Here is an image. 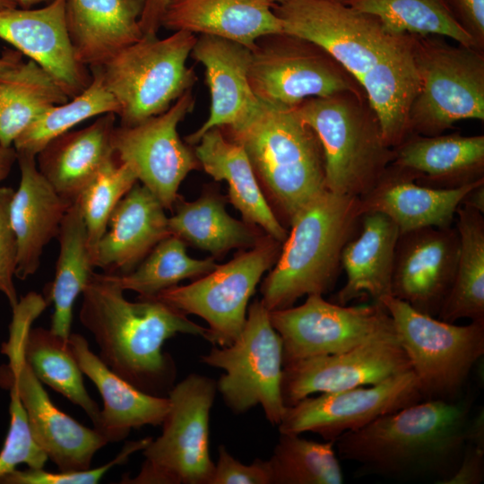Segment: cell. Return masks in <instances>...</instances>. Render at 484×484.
Instances as JSON below:
<instances>
[{"label":"cell","instance_id":"obj_17","mask_svg":"<svg viewBox=\"0 0 484 484\" xmlns=\"http://www.w3.org/2000/svg\"><path fill=\"white\" fill-rule=\"evenodd\" d=\"M424 400L412 369L378 384L322 393L286 407L280 433L312 432L325 441L358 430L376 419Z\"/></svg>","mask_w":484,"mask_h":484},{"label":"cell","instance_id":"obj_12","mask_svg":"<svg viewBox=\"0 0 484 484\" xmlns=\"http://www.w3.org/2000/svg\"><path fill=\"white\" fill-rule=\"evenodd\" d=\"M251 51L248 82L262 102L294 108L310 98L365 94L348 71L306 39L283 31L268 34Z\"/></svg>","mask_w":484,"mask_h":484},{"label":"cell","instance_id":"obj_16","mask_svg":"<svg viewBox=\"0 0 484 484\" xmlns=\"http://www.w3.org/2000/svg\"><path fill=\"white\" fill-rule=\"evenodd\" d=\"M194 107L190 89L165 112L134 125L115 126L111 134L116 159L132 168L165 210H173L180 184L189 172L201 168L194 151L177 132Z\"/></svg>","mask_w":484,"mask_h":484},{"label":"cell","instance_id":"obj_50","mask_svg":"<svg viewBox=\"0 0 484 484\" xmlns=\"http://www.w3.org/2000/svg\"><path fill=\"white\" fill-rule=\"evenodd\" d=\"M462 203L484 213V181L471 188L464 196Z\"/></svg>","mask_w":484,"mask_h":484},{"label":"cell","instance_id":"obj_51","mask_svg":"<svg viewBox=\"0 0 484 484\" xmlns=\"http://www.w3.org/2000/svg\"><path fill=\"white\" fill-rule=\"evenodd\" d=\"M22 54L17 50H6L0 56V72L6 70L22 61Z\"/></svg>","mask_w":484,"mask_h":484},{"label":"cell","instance_id":"obj_31","mask_svg":"<svg viewBox=\"0 0 484 484\" xmlns=\"http://www.w3.org/2000/svg\"><path fill=\"white\" fill-rule=\"evenodd\" d=\"M359 228V233L346 243L341 252V266L347 280L335 296V303L341 306L365 296L380 302L383 297L392 295L399 229L378 212L362 214Z\"/></svg>","mask_w":484,"mask_h":484},{"label":"cell","instance_id":"obj_9","mask_svg":"<svg viewBox=\"0 0 484 484\" xmlns=\"http://www.w3.org/2000/svg\"><path fill=\"white\" fill-rule=\"evenodd\" d=\"M216 382L190 374L171 387L162 433L143 449L145 458L131 484H210L214 471L209 451V418Z\"/></svg>","mask_w":484,"mask_h":484},{"label":"cell","instance_id":"obj_54","mask_svg":"<svg viewBox=\"0 0 484 484\" xmlns=\"http://www.w3.org/2000/svg\"><path fill=\"white\" fill-rule=\"evenodd\" d=\"M272 5H275V4H279L282 2H284L285 0H268Z\"/></svg>","mask_w":484,"mask_h":484},{"label":"cell","instance_id":"obj_13","mask_svg":"<svg viewBox=\"0 0 484 484\" xmlns=\"http://www.w3.org/2000/svg\"><path fill=\"white\" fill-rule=\"evenodd\" d=\"M282 243L265 235L250 250L238 253L228 263L190 284L168 288L155 297L185 315L204 319L206 340L224 347L240 335L248 302L263 274L275 264Z\"/></svg>","mask_w":484,"mask_h":484},{"label":"cell","instance_id":"obj_35","mask_svg":"<svg viewBox=\"0 0 484 484\" xmlns=\"http://www.w3.org/2000/svg\"><path fill=\"white\" fill-rule=\"evenodd\" d=\"M455 228L459 254L453 286L437 318L447 323L460 319L484 321V217L461 203Z\"/></svg>","mask_w":484,"mask_h":484},{"label":"cell","instance_id":"obj_39","mask_svg":"<svg viewBox=\"0 0 484 484\" xmlns=\"http://www.w3.org/2000/svg\"><path fill=\"white\" fill-rule=\"evenodd\" d=\"M91 84L80 94L39 116L14 140L17 153L36 156L55 137L78 124L107 113L118 112V104L108 90L99 67L91 68Z\"/></svg>","mask_w":484,"mask_h":484},{"label":"cell","instance_id":"obj_8","mask_svg":"<svg viewBox=\"0 0 484 484\" xmlns=\"http://www.w3.org/2000/svg\"><path fill=\"white\" fill-rule=\"evenodd\" d=\"M443 37L414 35L419 87L409 115L411 133L432 136L461 120H484V52Z\"/></svg>","mask_w":484,"mask_h":484},{"label":"cell","instance_id":"obj_5","mask_svg":"<svg viewBox=\"0 0 484 484\" xmlns=\"http://www.w3.org/2000/svg\"><path fill=\"white\" fill-rule=\"evenodd\" d=\"M294 108L319 139L326 189L359 198L367 194L393 162L394 152L385 143L365 94L310 98Z\"/></svg>","mask_w":484,"mask_h":484},{"label":"cell","instance_id":"obj_10","mask_svg":"<svg viewBox=\"0 0 484 484\" xmlns=\"http://www.w3.org/2000/svg\"><path fill=\"white\" fill-rule=\"evenodd\" d=\"M380 302L393 319L423 399L459 398L473 366L484 354V321L464 325L444 322L392 295Z\"/></svg>","mask_w":484,"mask_h":484},{"label":"cell","instance_id":"obj_32","mask_svg":"<svg viewBox=\"0 0 484 484\" xmlns=\"http://www.w3.org/2000/svg\"><path fill=\"white\" fill-rule=\"evenodd\" d=\"M359 84L377 117L385 143L393 149L411 134L409 115L419 87L414 35L406 34Z\"/></svg>","mask_w":484,"mask_h":484},{"label":"cell","instance_id":"obj_41","mask_svg":"<svg viewBox=\"0 0 484 484\" xmlns=\"http://www.w3.org/2000/svg\"><path fill=\"white\" fill-rule=\"evenodd\" d=\"M268 460L273 484H341L343 476L334 442H316L299 434L280 433Z\"/></svg>","mask_w":484,"mask_h":484},{"label":"cell","instance_id":"obj_2","mask_svg":"<svg viewBox=\"0 0 484 484\" xmlns=\"http://www.w3.org/2000/svg\"><path fill=\"white\" fill-rule=\"evenodd\" d=\"M107 273L92 272L82 290L81 324L93 335L99 358L117 376L149 394L169 392L175 376L162 350L177 333L202 336L208 329L154 298L127 300Z\"/></svg>","mask_w":484,"mask_h":484},{"label":"cell","instance_id":"obj_52","mask_svg":"<svg viewBox=\"0 0 484 484\" xmlns=\"http://www.w3.org/2000/svg\"><path fill=\"white\" fill-rule=\"evenodd\" d=\"M53 0H17L18 6L21 8H33L37 4H48Z\"/></svg>","mask_w":484,"mask_h":484},{"label":"cell","instance_id":"obj_23","mask_svg":"<svg viewBox=\"0 0 484 484\" xmlns=\"http://www.w3.org/2000/svg\"><path fill=\"white\" fill-rule=\"evenodd\" d=\"M17 161L21 181L10 203L9 217L18 247L15 276L23 281L38 271L44 247L57 237L73 203L62 197L43 177L36 156L17 153Z\"/></svg>","mask_w":484,"mask_h":484},{"label":"cell","instance_id":"obj_24","mask_svg":"<svg viewBox=\"0 0 484 484\" xmlns=\"http://www.w3.org/2000/svg\"><path fill=\"white\" fill-rule=\"evenodd\" d=\"M419 175L391 164L376 185L359 198L362 213L378 212L390 218L400 234L425 227L452 226L467 193L484 179L456 188L419 184Z\"/></svg>","mask_w":484,"mask_h":484},{"label":"cell","instance_id":"obj_15","mask_svg":"<svg viewBox=\"0 0 484 484\" xmlns=\"http://www.w3.org/2000/svg\"><path fill=\"white\" fill-rule=\"evenodd\" d=\"M269 317L282 340L283 364L342 352L396 334L386 308L374 301L347 307L313 294L298 307L269 311Z\"/></svg>","mask_w":484,"mask_h":484},{"label":"cell","instance_id":"obj_47","mask_svg":"<svg viewBox=\"0 0 484 484\" xmlns=\"http://www.w3.org/2000/svg\"><path fill=\"white\" fill-rule=\"evenodd\" d=\"M484 480V445L467 441L461 462L443 484H480Z\"/></svg>","mask_w":484,"mask_h":484},{"label":"cell","instance_id":"obj_36","mask_svg":"<svg viewBox=\"0 0 484 484\" xmlns=\"http://www.w3.org/2000/svg\"><path fill=\"white\" fill-rule=\"evenodd\" d=\"M59 254L50 298L54 312L50 330L67 340L73 307L93 272L86 225L77 201L66 212L57 234Z\"/></svg>","mask_w":484,"mask_h":484},{"label":"cell","instance_id":"obj_30","mask_svg":"<svg viewBox=\"0 0 484 484\" xmlns=\"http://www.w3.org/2000/svg\"><path fill=\"white\" fill-rule=\"evenodd\" d=\"M393 152L391 164L416 172L422 185L456 188L484 179V135L411 133Z\"/></svg>","mask_w":484,"mask_h":484},{"label":"cell","instance_id":"obj_3","mask_svg":"<svg viewBox=\"0 0 484 484\" xmlns=\"http://www.w3.org/2000/svg\"><path fill=\"white\" fill-rule=\"evenodd\" d=\"M220 128L244 149L265 198L287 224L327 190L319 139L294 108L260 101L244 121Z\"/></svg>","mask_w":484,"mask_h":484},{"label":"cell","instance_id":"obj_22","mask_svg":"<svg viewBox=\"0 0 484 484\" xmlns=\"http://www.w3.org/2000/svg\"><path fill=\"white\" fill-rule=\"evenodd\" d=\"M170 235L165 208L147 187L136 183L111 212L92 264L108 274L128 273Z\"/></svg>","mask_w":484,"mask_h":484},{"label":"cell","instance_id":"obj_18","mask_svg":"<svg viewBox=\"0 0 484 484\" xmlns=\"http://www.w3.org/2000/svg\"><path fill=\"white\" fill-rule=\"evenodd\" d=\"M410 369L396 334L381 337L342 352L283 364L281 396L289 407L313 393L376 385Z\"/></svg>","mask_w":484,"mask_h":484},{"label":"cell","instance_id":"obj_27","mask_svg":"<svg viewBox=\"0 0 484 484\" xmlns=\"http://www.w3.org/2000/svg\"><path fill=\"white\" fill-rule=\"evenodd\" d=\"M272 7L268 0H167L160 26L224 38L252 50L259 38L282 31Z\"/></svg>","mask_w":484,"mask_h":484},{"label":"cell","instance_id":"obj_19","mask_svg":"<svg viewBox=\"0 0 484 484\" xmlns=\"http://www.w3.org/2000/svg\"><path fill=\"white\" fill-rule=\"evenodd\" d=\"M458 254L455 226L401 233L394 253L392 296L437 317L453 286Z\"/></svg>","mask_w":484,"mask_h":484},{"label":"cell","instance_id":"obj_20","mask_svg":"<svg viewBox=\"0 0 484 484\" xmlns=\"http://www.w3.org/2000/svg\"><path fill=\"white\" fill-rule=\"evenodd\" d=\"M65 4L53 0L36 9L0 10V39L45 69L72 99L91 84L92 74L74 56Z\"/></svg>","mask_w":484,"mask_h":484},{"label":"cell","instance_id":"obj_44","mask_svg":"<svg viewBox=\"0 0 484 484\" xmlns=\"http://www.w3.org/2000/svg\"><path fill=\"white\" fill-rule=\"evenodd\" d=\"M13 192L12 187L0 186V292L5 295L11 308L19 301L13 281L17 265L18 247L9 217Z\"/></svg>","mask_w":484,"mask_h":484},{"label":"cell","instance_id":"obj_14","mask_svg":"<svg viewBox=\"0 0 484 484\" xmlns=\"http://www.w3.org/2000/svg\"><path fill=\"white\" fill-rule=\"evenodd\" d=\"M272 8L283 32L321 47L359 83L406 35L338 0H285Z\"/></svg>","mask_w":484,"mask_h":484},{"label":"cell","instance_id":"obj_53","mask_svg":"<svg viewBox=\"0 0 484 484\" xmlns=\"http://www.w3.org/2000/svg\"><path fill=\"white\" fill-rule=\"evenodd\" d=\"M18 7L17 0H0V10Z\"/></svg>","mask_w":484,"mask_h":484},{"label":"cell","instance_id":"obj_28","mask_svg":"<svg viewBox=\"0 0 484 484\" xmlns=\"http://www.w3.org/2000/svg\"><path fill=\"white\" fill-rule=\"evenodd\" d=\"M116 120L115 113L99 116L84 128L55 137L36 155L39 172L62 197L74 203L116 158L111 147Z\"/></svg>","mask_w":484,"mask_h":484},{"label":"cell","instance_id":"obj_29","mask_svg":"<svg viewBox=\"0 0 484 484\" xmlns=\"http://www.w3.org/2000/svg\"><path fill=\"white\" fill-rule=\"evenodd\" d=\"M194 151L201 169L214 180L228 183L229 201L243 220L283 243L289 231L265 198L244 149L214 127L201 136Z\"/></svg>","mask_w":484,"mask_h":484},{"label":"cell","instance_id":"obj_7","mask_svg":"<svg viewBox=\"0 0 484 484\" xmlns=\"http://www.w3.org/2000/svg\"><path fill=\"white\" fill-rule=\"evenodd\" d=\"M194 33L178 30L164 39L143 36L99 66L118 104L121 125H134L168 110L196 81L186 60Z\"/></svg>","mask_w":484,"mask_h":484},{"label":"cell","instance_id":"obj_34","mask_svg":"<svg viewBox=\"0 0 484 484\" xmlns=\"http://www.w3.org/2000/svg\"><path fill=\"white\" fill-rule=\"evenodd\" d=\"M69 99L56 81L31 59L0 72V144L13 146L39 116Z\"/></svg>","mask_w":484,"mask_h":484},{"label":"cell","instance_id":"obj_43","mask_svg":"<svg viewBox=\"0 0 484 484\" xmlns=\"http://www.w3.org/2000/svg\"><path fill=\"white\" fill-rule=\"evenodd\" d=\"M151 440V437H147L126 443L117 457L98 468L59 472L46 471L42 468L15 469L0 477V484H96L107 471L124 463L133 453L143 450Z\"/></svg>","mask_w":484,"mask_h":484},{"label":"cell","instance_id":"obj_11","mask_svg":"<svg viewBox=\"0 0 484 484\" xmlns=\"http://www.w3.org/2000/svg\"><path fill=\"white\" fill-rule=\"evenodd\" d=\"M246 314L238 338L228 346L214 345L201 360L224 370L217 390L234 413L261 405L268 421L278 426L286 410L281 389L282 340L261 300H255Z\"/></svg>","mask_w":484,"mask_h":484},{"label":"cell","instance_id":"obj_1","mask_svg":"<svg viewBox=\"0 0 484 484\" xmlns=\"http://www.w3.org/2000/svg\"><path fill=\"white\" fill-rule=\"evenodd\" d=\"M471 405V397L422 400L341 434L334 448L359 464L358 476L443 484L462 457Z\"/></svg>","mask_w":484,"mask_h":484},{"label":"cell","instance_id":"obj_33","mask_svg":"<svg viewBox=\"0 0 484 484\" xmlns=\"http://www.w3.org/2000/svg\"><path fill=\"white\" fill-rule=\"evenodd\" d=\"M174 206L176 212L169 217L170 234L214 258L233 248L253 247L267 235L231 217L223 198L213 191L203 192L193 202L178 197Z\"/></svg>","mask_w":484,"mask_h":484},{"label":"cell","instance_id":"obj_37","mask_svg":"<svg viewBox=\"0 0 484 484\" xmlns=\"http://www.w3.org/2000/svg\"><path fill=\"white\" fill-rule=\"evenodd\" d=\"M338 1L374 17L393 34L439 36L465 47L480 49L456 22L443 0Z\"/></svg>","mask_w":484,"mask_h":484},{"label":"cell","instance_id":"obj_38","mask_svg":"<svg viewBox=\"0 0 484 484\" xmlns=\"http://www.w3.org/2000/svg\"><path fill=\"white\" fill-rule=\"evenodd\" d=\"M67 340L50 329L30 328L24 345L25 359L41 383L80 406L96 428L100 410L86 391L82 372Z\"/></svg>","mask_w":484,"mask_h":484},{"label":"cell","instance_id":"obj_45","mask_svg":"<svg viewBox=\"0 0 484 484\" xmlns=\"http://www.w3.org/2000/svg\"><path fill=\"white\" fill-rule=\"evenodd\" d=\"M210 484H273L272 472L268 460L257 458L251 464H245L220 445Z\"/></svg>","mask_w":484,"mask_h":484},{"label":"cell","instance_id":"obj_42","mask_svg":"<svg viewBox=\"0 0 484 484\" xmlns=\"http://www.w3.org/2000/svg\"><path fill=\"white\" fill-rule=\"evenodd\" d=\"M137 182L132 168L115 158L96 175L76 200L86 225L91 259L107 229L111 212Z\"/></svg>","mask_w":484,"mask_h":484},{"label":"cell","instance_id":"obj_46","mask_svg":"<svg viewBox=\"0 0 484 484\" xmlns=\"http://www.w3.org/2000/svg\"><path fill=\"white\" fill-rule=\"evenodd\" d=\"M454 18L484 49V0H443Z\"/></svg>","mask_w":484,"mask_h":484},{"label":"cell","instance_id":"obj_49","mask_svg":"<svg viewBox=\"0 0 484 484\" xmlns=\"http://www.w3.org/2000/svg\"><path fill=\"white\" fill-rule=\"evenodd\" d=\"M17 161V153L13 146L0 144V182L4 180Z\"/></svg>","mask_w":484,"mask_h":484},{"label":"cell","instance_id":"obj_4","mask_svg":"<svg viewBox=\"0 0 484 484\" xmlns=\"http://www.w3.org/2000/svg\"><path fill=\"white\" fill-rule=\"evenodd\" d=\"M362 214L359 197L328 190L301 208L261 285L263 305L269 311L288 308L303 296L331 290L341 268L342 249Z\"/></svg>","mask_w":484,"mask_h":484},{"label":"cell","instance_id":"obj_6","mask_svg":"<svg viewBox=\"0 0 484 484\" xmlns=\"http://www.w3.org/2000/svg\"><path fill=\"white\" fill-rule=\"evenodd\" d=\"M47 306L42 295L31 291L12 308L9 338L1 345V353L9 362L0 367V385H15L33 439L60 471L88 470L94 454L108 441L97 429L82 425L56 407L25 359L27 335Z\"/></svg>","mask_w":484,"mask_h":484},{"label":"cell","instance_id":"obj_26","mask_svg":"<svg viewBox=\"0 0 484 484\" xmlns=\"http://www.w3.org/2000/svg\"><path fill=\"white\" fill-rule=\"evenodd\" d=\"M145 0H66L65 22L78 62L104 65L143 36L140 20Z\"/></svg>","mask_w":484,"mask_h":484},{"label":"cell","instance_id":"obj_48","mask_svg":"<svg viewBox=\"0 0 484 484\" xmlns=\"http://www.w3.org/2000/svg\"><path fill=\"white\" fill-rule=\"evenodd\" d=\"M167 0H145L144 9L140 20L143 36H157L161 28L160 21Z\"/></svg>","mask_w":484,"mask_h":484},{"label":"cell","instance_id":"obj_40","mask_svg":"<svg viewBox=\"0 0 484 484\" xmlns=\"http://www.w3.org/2000/svg\"><path fill=\"white\" fill-rule=\"evenodd\" d=\"M186 245L179 238L170 235L159 242L132 272L107 274L123 290H134L139 294L138 298H153L181 281L200 278L218 266L213 256L190 257Z\"/></svg>","mask_w":484,"mask_h":484},{"label":"cell","instance_id":"obj_25","mask_svg":"<svg viewBox=\"0 0 484 484\" xmlns=\"http://www.w3.org/2000/svg\"><path fill=\"white\" fill-rule=\"evenodd\" d=\"M67 343L82 374L96 385L103 401L97 429L108 442L123 440L133 428L161 425L169 412V397L149 394L136 388L95 355L87 340L70 333Z\"/></svg>","mask_w":484,"mask_h":484},{"label":"cell","instance_id":"obj_21","mask_svg":"<svg viewBox=\"0 0 484 484\" xmlns=\"http://www.w3.org/2000/svg\"><path fill=\"white\" fill-rule=\"evenodd\" d=\"M252 51L247 47L220 37L199 35L190 56L205 69L211 97L206 121L185 139L195 145L209 129L235 125L247 118L260 100L248 82Z\"/></svg>","mask_w":484,"mask_h":484}]
</instances>
